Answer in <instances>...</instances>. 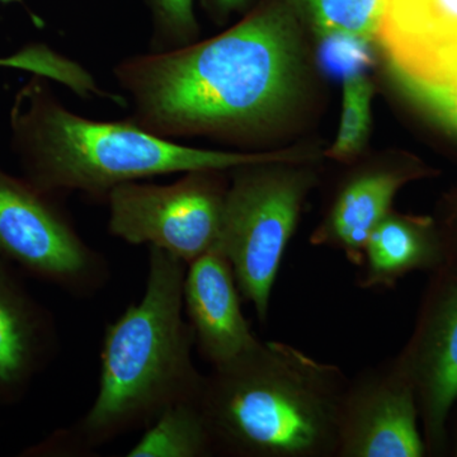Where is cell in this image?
I'll return each mask as SVG.
<instances>
[{"instance_id": "cell-1", "label": "cell", "mask_w": 457, "mask_h": 457, "mask_svg": "<svg viewBox=\"0 0 457 457\" xmlns=\"http://www.w3.org/2000/svg\"><path fill=\"white\" fill-rule=\"evenodd\" d=\"M306 64L299 21L270 0L215 37L126 57L113 73L131 99L130 119L153 134L249 140L293 107Z\"/></svg>"}, {"instance_id": "cell-2", "label": "cell", "mask_w": 457, "mask_h": 457, "mask_svg": "<svg viewBox=\"0 0 457 457\" xmlns=\"http://www.w3.org/2000/svg\"><path fill=\"white\" fill-rule=\"evenodd\" d=\"M147 263L140 302L104 330L92 407L21 456H89L123 435L144 431L170 405L201 398L204 375L194 362L196 343L183 303L187 264L154 246Z\"/></svg>"}, {"instance_id": "cell-3", "label": "cell", "mask_w": 457, "mask_h": 457, "mask_svg": "<svg viewBox=\"0 0 457 457\" xmlns=\"http://www.w3.org/2000/svg\"><path fill=\"white\" fill-rule=\"evenodd\" d=\"M49 80L33 75L9 111L11 144L23 177L41 191L104 201L117 186L192 170L318 158L306 149L228 152L180 145L132 121H96L68 110Z\"/></svg>"}, {"instance_id": "cell-4", "label": "cell", "mask_w": 457, "mask_h": 457, "mask_svg": "<svg viewBox=\"0 0 457 457\" xmlns=\"http://www.w3.org/2000/svg\"><path fill=\"white\" fill-rule=\"evenodd\" d=\"M348 381L338 366L258 339L204 375L200 405L216 455L337 457Z\"/></svg>"}, {"instance_id": "cell-5", "label": "cell", "mask_w": 457, "mask_h": 457, "mask_svg": "<svg viewBox=\"0 0 457 457\" xmlns=\"http://www.w3.org/2000/svg\"><path fill=\"white\" fill-rule=\"evenodd\" d=\"M309 163L269 162L228 170L220 248L262 324L303 203L317 183Z\"/></svg>"}, {"instance_id": "cell-6", "label": "cell", "mask_w": 457, "mask_h": 457, "mask_svg": "<svg viewBox=\"0 0 457 457\" xmlns=\"http://www.w3.org/2000/svg\"><path fill=\"white\" fill-rule=\"evenodd\" d=\"M0 258L79 299L101 293L110 262L78 233L60 196L0 168Z\"/></svg>"}, {"instance_id": "cell-7", "label": "cell", "mask_w": 457, "mask_h": 457, "mask_svg": "<svg viewBox=\"0 0 457 457\" xmlns=\"http://www.w3.org/2000/svg\"><path fill=\"white\" fill-rule=\"evenodd\" d=\"M227 170H192L170 185L123 183L110 192L108 231L132 245L163 249L186 264L220 245Z\"/></svg>"}, {"instance_id": "cell-8", "label": "cell", "mask_w": 457, "mask_h": 457, "mask_svg": "<svg viewBox=\"0 0 457 457\" xmlns=\"http://www.w3.org/2000/svg\"><path fill=\"white\" fill-rule=\"evenodd\" d=\"M396 357L416 392L427 456L449 455L457 405V267L429 273L413 332Z\"/></svg>"}, {"instance_id": "cell-9", "label": "cell", "mask_w": 457, "mask_h": 457, "mask_svg": "<svg viewBox=\"0 0 457 457\" xmlns=\"http://www.w3.org/2000/svg\"><path fill=\"white\" fill-rule=\"evenodd\" d=\"M427 456L413 384L398 357L348 381L337 457Z\"/></svg>"}, {"instance_id": "cell-10", "label": "cell", "mask_w": 457, "mask_h": 457, "mask_svg": "<svg viewBox=\"0 0 457 457\" xmlns=\"http://www.w3.org/2000/svg\"><path fill=\"white\" fill-rule=\"evenodd\" d=\"M378 42L387 64L457 90V0H386Z\"/></svg>"}, {"instance_id": "cell-11", "label": "cell", "mask_w": 457, "mask_h": 457, "mask_svg": "<svg viewBox=\"0 0 457 457\" xmlns=\"http://www.w3.org/2000/svg\"><path fill=\"white\" fill-rule=\"evenodd\" d=\"M59 351L55 318L0 258V405L23 402Z\"/></svg>"}, {"instance_id": "cell-12", "label": "cell", "mask_w": 457, "mask_h": 457, "mask_svg": "<svg viewBox=\"0 0 457 457\" xmlns=\"http://www.w3.org/2000/svg\"><path fill=\"white\" fill-rule=\"evenodd\" d=\"M233 267L220 245L187 266L186 318L198 353L212 368L236 359L258 341L242 311Z\"/></svg>"}, {"instance_id": "cell-13", "label": "cell", "mask_w": 457, "mask_h": 457, "mask_svg": "<svg viewBox=\"0 0 457 457\" xmlns=\"http://www.w3.org/2000/svg\"><path fill=\"white\" fill-rule=\"evenodd\" d=\"M425 176L427 171L416 165L354 174L338 189L323 220L312 231V245L341 252L350 263L359 266L366 240L392 212L400 189Z\"/></svg>"}, {"instance_id": "cell-14", "label": "cell", "mask_w": 457, "mask_h": 457, "mask_svg": "<svg viewBox=\"0 0 457 457\" xmlns=\"http://www.w3.org/2000/svg\"><path fill=\"white\" fill-rule=\"evenodd\" d=\"M446 262L444 237L432 218L390 212L363 245L357 285L363 290H392L411 273L429 275Z\"/></svg>"}, {"instance_id": "cell-15", "label": "cell", "mask_w": 457, "mask_h": 457, "mask_svg": "<svg viewBox=\"0 0 457 457\" xmlns=\"http://www.w3.org/2000/svg\"><path fill=\"white\" fill-rule=\"evenodd\" d=\"M126 456H216L200 399L177 403L165 409L152 425L144 429V435Z\"/></svg>"}, {"instance_id": "cell-16", "label": "cell", "mask_w": 457, "mask_h": 457, "mask_svg": "<svg viewBox=\"0 0 457 457\" xmlns=\"http://www.w3.org/2000/svg\"><path fill=\"white\" fill-rule=\"evenodd\" d=\"M319 38L348 36L378 41L386 0H281Z\"/></svg>"}, {"instance_id": "cell-17", "label": "cell", "mask_w": 457, "mask_h": 457, "mask_svg": "<svg viewBox=\"0 0 457 457\" xmlns=\"http://www.w3.org/2000/svg\"><path fill=\"white\" fill-rule=\"evenodd\" d=\"M374 87L362 71L345 75L342 88V112L338 132L327 155L345 162L362 152L371 130Z\"/></svg>"}, {"instance_id": "cell-18", "label": "cell", "mask_w": 457, "mask_h": 457, "mask_svg": "<svg viewBox=\"0 0 457 457\" xmlns=\"http://www.w3.org/2000/svg\"><path fill=\"white\" fill-rule=\"evenodd\" d=\"M152 17L150 53H164L197 41L195 0H145Z\"/></svg>"}, {"instance_id": "cell-19", "label": "cell", "mask_w": 457, "mask_h": 457, "mask_svg": "<svg viewBox=\"0 0 457 457\" xmlns=\"http://www.w3.org/2000/svg\"><path fill=\"white\" fill-rule=\"evenodd\" d=\"M387 68L400 95L431 121L457 137V90L423 82L393 65L387 64Z\"/></svg>"}, {"instance_id": "cell-20", "label": "cell", "mask_w": 457, "mask_h": 457, "mask_svg": "<svg viewBox=\"0 0 457 457\" xmlns=\"http://www.w3.org/2000/svg\"><path fill=\"white\" fill-rule=\"evenodd\" d=\"M0 68L27 71L66 86L75 77L77 62L44 42H31L11 55L0 56Z\"/></svg>"}, {"instance_id": "cell-21", "label": "cell", "mask_w": 457, "mask_h": 457, "mask_svg": "<svg viewBox=\"0 0 457 457\" xmlns=\"http://www.w3.org/2000/svg\"><path fill=\"white\" fill-rule=\"evenodd\" d=\"M207 13L218 23H225L233 14L248 13L255 0H201Z\"/></svg>"}, {"instance_id": "cell-22", "label": "cell", "mask_w": 457, "mask_h": 457, "mask_svg": "<svg viewBox=\"0 0 457 457\" xmlns=\"http://www.w3.org/2000/svg\"><path fill=\"white\" fill-rule=\"evenodd\" d=\"M444 237L445 248H446V264L457 267V212L451 216L445 227H440Z\"/></svg>"}, {"instance_id": "cell-23", "label": "cell", "mask_w": 457, "mask_h": 457, "mask_svg": "<svg viewBox=\"0 0 457 457\" xmlns=\"http://www.w3.org/2000/svg\"><path fill=\"white\" fill-rule=\"evenodd\" d=\"M12 4L22 5V7L27 9V12H29V17H31L33 25H35L36 27H38V29H41V27H44V21H42L40 17L36 16L35 13H32L31 11H29V8H27L25 0H0V5H12Z\"/></svg>"}, {"instance_id": "cell-24", "label": "cell", "mask_w": 457, "mask_h": 457, "mask_svg": "<svg viewBox=\"0 0 457 457\" xmlns=\"http://www.w3.org/2000/svg\"><path fill=\"white\" fill-rule=\"evenodd\" d=\"M449 455L457 457V420L453 432H450L449 436Z\"/></svg>"}]
</instances>
